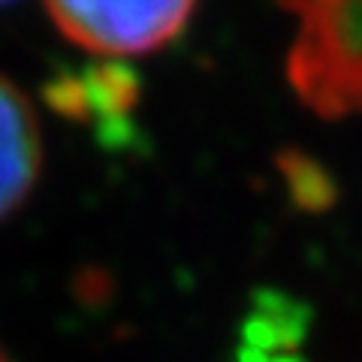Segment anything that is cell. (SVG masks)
Instances as JSON below:
<instances>
[{
    "instance_id": "6da1fadb",
    "label": "cell",
    "mask_w": 362,
    "mask_h": 362,
    "mask_svg": "<svg viewBox=\"0 0 362 362\" xmlns=\"http://www.w3.org/2000/svg\"><path fill=\"white\" fill-rule=\"evenodd\" d=\"M296 18L287 49V85L323 121L362 115V0L284 4Z\"/></svg>"
},
{
    "instance_id": "7a4b0ae2",
    "label": "cell",
    "mask_w": 362,
    "mask_h": 362,
    "mask_svg": "<svg viewBox=\"0 0 362 362\" xmlns=\"http://www.w3.org/2000/svg\"><path fill=\"white\" fill-rule=\"evenodd\" d=\"M45 16L78 49L100 61L145 58L166 49L181 37L187 21L197 16V4L166 0V4H78L54 0L45 4Z\"/></svg>"
},
{
    "instance_id": "3957f363",
    "label": "cell",
    "mask_w": 362,
    "mask_h": 362,
    "mask_svg": "<svg viewBox=\"0 0 362 362\" xmlns=\"http://www.w3.org/2000/svg\"><path fill=\"white\" fill-rule=\"evenodd\" d=\"M42 173L37 109L13 78L0 76V221L30 199Z\"/></svg>"
},
{
    "instance_id": "277c9868",
    "label": "cell",
    "mask_w": 362,
    "mask_h": 362,
    "mask_svg": "<svg viewBox=\"0 0 362 362\" xmlns=\"http://www.w3.org/2000/svg\"><path fill=\"white\" fill-rule=\"evenodd\" d=\"M314 311L284 290H257L242 317V347L259 354H296Z\"/></svg>"
},
{
    "instance_id": "5b68a950",
    "label": "cell",
    "mask_w": 362,
    "mask_h": 362,
    "mask_svg": "<svg viewBox=\"0 0 362 362\" xmlns=\"http://www.w3.org/2000/svg\"><path fill=\"white\" fill-rule=\"evenodd\" d=\"M275 169L281 181H284L287 199L293 202V209L302 214H323L335 209L338 197V181L335 175L326 169L317 157H311L308 151L296 148V145H287L275 154Z\"/></svg>"
},
{
    "instance_id": "8992f818",
    "label": "cell",
    "mask_w": 362,
    "mask_h": 362,
    "mask_svg": "<svg viewBox=\"0 0 362 362\" xmlns=\"http://www.w3.org/2000/svg\"><path fill=\"white\" fill-rule=\"evenodd\" d=\"M82 78L90 97V109L106 124H121L142 97L139 76L124 61H97L88 66Z\"/></svg>"
},
{
    "instance_id": "52a82bcc",
    "label": "cell",
    "mask_w": 362,
    "mask_h": 362,
    "mask_svg": "<svg viewBox=\"0 0 362 362\" xmlns=\"http://www.w3.org/2000/svg\"><path fill=\"white\" fill-rule=\"evenodd\" d=\"M42 100H45V106L64 121L85 124V121L94 118V109H90V97H88L82 76L58 73L42 85Z\"/></svg>"
},
{
    "instance_id": "ba28073f",
    "label": "cell",
    "mask_w": 362,
    "mask_h": 362,
    "mask_svg": "<svg viewBox=\"0 0 362 362\" xmlns=\"http://www.w3.org/2000/svg\"><path fill=\"white\" fill-rule=\"evenodd\" d=\"M235 362H305V359L296 356V354H259V350L242 347L239 356H235Z\"/></svg>"
},
{
    "instance_id": "9c48e42d",
    "label": "cell",
    "mask_w": 362,
    "mask_h": 362,
    "mask_svg": "<svg viewBox=\"0 0 362 362\" xmlns=\"http://www.w3.org/2000/svg\"><path fill=\"white\" fill-rule=\"evenodd\" d=\"M0 362H9V356L4 354V347H0Z\"/></svg>"
}]
</instances>
